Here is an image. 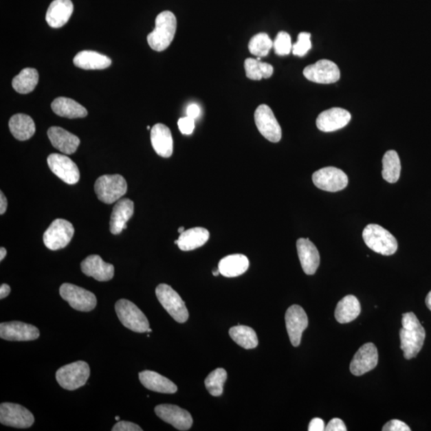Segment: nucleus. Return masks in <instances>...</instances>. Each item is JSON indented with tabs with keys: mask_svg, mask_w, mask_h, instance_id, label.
Segmentation results:
<instances>
[{
	"mask_svg": "<svg viewBox=\"0 0 431 431\" xmlns=\"http://www.w3.org/2000/svg\"><path fill=\"white\" fill-rule=\"evenodd\" d=\"M402 325L399 333L400 348L404 351V358L411 360L423 349L426 331L413 312L403 315Z\"/></svg>",
	"mask_w": 431,
	"mask_h": 431,
	"instance_id": "1",
	"label": "nucleus"
},
{
	"mask_svg": "<svg viewBox=\"0 0 431 431\" xmlns=\"http://www.w3.org/2000/svg\"><path fill=\"white\" fill-rule=\"evenodd\" d=\"M177 31V19L175 14L165 11L156 18L155 28L148 34V45L156 52L165 51L170 47Z\"/></svg>",
	"mask_w": 431,
	"mask_h": 431,
	"instance_id": "2",
	"label": "nucleus"
},
{
	"mask_svg": "<svg viewBox=\"0 0 431 431\" xmlns=\"http://www.w3.org/2000/svg\"><path fill=\"white\" fill-rule=\"evenodd\" d=\"M363 239L370 250L384 256H391L398 250L395 237L382 226L370 224L363 232Z\"/></svg>",
	"mask_w": 431,
	"mask_h": 431,
	"instance_id": "3",
	"label": "nucleus"
},
{
	"mask_svg": "<svg viewBox=\"0 0 431 431\" xmlns=\"http://www.w3.org/2000/svg\"><path fill=\"white\" fill-rule=\"evenodd\" d=\"M91 369L84 361H77L59 368L56 373V380L63 389L74 390L85 385L90 377Z\"/></svg>",
	"mask_w": 431,
	"mask_h": 431,
	"instance_id": "4",
	"label": "nucleus"
},
{
	"mask_svg": "<svg viewBox=\"0 0 431 431\" xmlns=\"http://www.w3.org/2000/svg\"><path fill=\"white\" fill-rule=\"evenodd\" d=\"M115 311L123 326L135 333H147L150 329V323L145 314L131 301L125 299L118 300Z\"/></svg>",
	"mask_w": 431,
	"mask_h": 431,
	"instance_id": "5",
	"label": "nucleus"
},
{
	"mask_svg": "<svg viewBox=\"0 0 431 431\" xmlns=\"http://www.w3.org/2000/svg\"><path fill=\"white\" fill-rule=\"evenodd\" d=\"M156 296L163 308L177 323L183 324L189 319V311L179 294L170 285L161 284L157 287Z\"/></svg>",
	"mask_w": 431,
	"mask_h": 431,
	"instance_id": "6",
	"label": "nucleus"
},
{
	"mask_svg": "<svg viewBox=\"0 0 431 431\" xmlns=\"http://www.w3.org/2000/svg\"><path fill=\"white\" fill-rule=\"evenodd\" d=\"M95 190L99 200L110 205L126 195V181L120 175H103L98 178Z\"/></svg>",
	"mask_w": 431,
	"mask_h": 431,
	"instance_id": "7",
	"label": "nucleus"
},
{
	"mask_svg": "<svg viewBox=\"0 0 431 431\" xmlns=\"http://www.w3.org/2000/svg\"><path fill=\"white\" fill-rule=\"evenodd\" d=\"M59 294L72 309L79 311H91L97 305L96 295L81 287L65 283L61 285Z\"/></svg>",
	"mask_w": 431,
	"mask_h": 431,
	"instance_id": "8",
	"label": "nucleus"
},
{
	"mask_svg": "<svg viewBox=\"0 0 431 431\" xmlns=\"http://www.w3.org/2000/svg\"><path fill=\"white\" fill-rule=\"evenodd\" d=\"M74 234L71 222L64 219L54 220L44 232V245L49 250L56 251L69 245Z\"/></svg>",
	"mask_w": 431,
	"mask_h": 431,
	"instance_id": "9",
	"label": "nucleus"
},
{
	"mask_svg": "<svg viewBox=\"0 0 431 431\" xmlns=\"http://www.w3.org/2000/svg\"><path fill=\"white\" fill-rule=\"evenodd\" d=\"M314 185L327 192H338L345 189L349 184V177L338 168L329 166L317 170L312 175Z\"/></svg>",
	"mask_w": 431,
	"mask_h": 431,
	"instance_id": "10",
	"label": "nucleus"
},
{
	"mask_svg": "<svg viewBox=\"0 0 431 431\" xmlns=\"http://www.w3.org/2000/svg\"><path fill=\"white\" fill-rule=\"evenodd\" d=\"M34 422L31 411L23 406L12 403L0 405V423L14 428H29Z\"/></svg>",
	"mask_w": 431,
	"mask_h": 431,
	"instance_id": "11",
	"label": "nucleus"
},
{
	"mask_svg": "<svg viewBox=\"0 0 431 431\" xmlns=\"http://www.w3.org/2000/svg\"><path fill=\"white\" fill-rule=\"evenodd\" d=\"M254 118L257 129L267 140L274 143L280 141L281 127L276 120L274 113L269 106L262 104L257 107Z\"/></svg>",
	"mask_w": 431,
	"mask_h": 431,
	"instance_id": "12",
	"label": "nucleus"
},
{
	"mask_svg": "<svg viewBox=\"0 0 431 431\" xmlns=\"http://www.w3.org/2000/svg\"><path fill=\"white\" fill-rule=\"evenodd\" d=\"M304 76L311 82L320 84H331L340 80V71L338 66L328 59H321L306 67Z\"/></svg>",
	"mask_w": 431,
	"mask_h": 431,
	"instance_id": "13",
	"label": "nucleus"
},
{
	"mask_svg": "<svg viewBox=\"0 0 431 431\" xmlns=\"http://www.w3.org/2000/svg\"><path fill=\"white\" fill-rule=\"evenodd\" d=\"M47 164L54 175L68 185L76 184L80 179L77 165L67 156L52 153L47 157Z\"/></svg>",
	"mask_w": 431,
	"mask_h": 431,
	"instance_id": "14",
	"label": "nucleus"
},
{
	"mask_svg": "<svg viewBox=\"0 0 431 431\" xmlns=\"http://www.w3.org/2000/svg\"><path fill=\"white\" fill-rule=\"evenodd\" d=\"M285 322L291 344L298 346L300 344L302 334L308 328V316L302 307L292 305L286 311Z\"/></svg>",
	"mask_w": 431,
	"mask_h": 431,
	"instance_id": "15",
	"label": "nucleus"
},
{
	"mask_svg": "<svg viewBox=\"0 0 431 431\" xmlns=\"http://www.w3.org/2000/svg\"><path fill=\"white\" fill-rule=\"evenodd\" d=\"M378 350L373 343L362 346L354 355L350 371L355 376H361L376 368L378 364Z\"/></svg>",
	"mask_w": 431,
	"mask_h": 431,
	"instance_id": "16",
	"label": "nucleus"
},
{
	"mask_svg": "<svg viewBox=\"0 0 431 431\" xmlns=\"http://www.w3.org/2000/svg\"><path fill=\"white\" fill-rule=\"evenodd\" d=\"M155 413L164 422L179 430H190L192 425L191 415L178 406L161 404L155 408Z\"/></svg>",
	"mask_w": 431,
	"mask_h": 431,
	"instance_id": "17",
	"label": "nucleus"
},
{
	"mask_svg": "<svg viewBox=\"0 0 431 431\" xmlns=\"http://www.w3.org/2000/svg\"><path fill=\"white\" fill-rule=\"evenodd\" d=\"M41 335L36 326L12 321L0 324V337L8 341L36 340Z\"/></svg>",
	"mask_w": 431,
	"mask_h": 431,
	"instance_id": "18",
	"label": "nucleus"
},
{
	"mask_svg": "<svg viewBox=\"0 0 431 431\" xmlns=\"http://www.w3.org/2000/svg\"><path fill=\"white\" fill-rule=\"evenodd\" d=\"M351 120V115L348 111L334 107L320 113L316 120V126L323 132H334L345 127Z\"/></svg>",
	"mask_w": 431,
	"mask_h": 431,
	"instance_id": "19",
	"label": "nucleus"
},
{
	"mask_svg": "<svg viewBox=\"0 0 431 431\" xmlns=\"http://www.w3.org/2000/svg\"><path fill=\"white\" fill-rule=\"evenodd\" d=\"M84 274L91 276L98 281L111 280L115 275V267L104 261L98 255H91L81 263Z\"/></svg>",
	"mask_w": 431,
	"mask_h": 431,
	"instance_id": "20",
	"label": "nucleus"
},
{
	"mask_svg": "<svg viewBox=\"0 0 431 431\" xmlns=\"http://www.w3.org/2000/svg\"><path fill=\"white\" fill-rule=\"evenodd\" d=\"M296 247L302 269L307 275H314L320 262L318 250L309 239L297 241Z\"/></svg>",
	"mask_w": 431,
	"mask_h": 431,
	"instance_id": "21",
	"label": "nucleus"
},
{
	"mask_svg": "<svg viewBox=\"0 0 431 431\" xmlns=\"http://www.w3.org/2000/svg\"><path fill=\"white\" fill-rule=\"evenodd\" d=\"M47 135L52 146L65 155H72L76 153L80 145V140L73 133L68 132L58 126H52L49 129Z\"/></svg>",
	"mask_w": 431,
	"mask_h": 431,
	"instance_id": "22",
	"label": "nucleus"
},
{
	"mask_svg": "<svg viewBox=\"0 0 431 431\" xmlns=\"http://www.w3.org/2000/svg\"><path fill=\"white\" fill-rule=\"evenodd\" d=\"M135 211V204L133 202L125 198L118 201L113 207L111 217L110 230L113 235L121 234L122 230H126V223L131 219Z\"/></svg>",
	"mask_w": 431,
	"mask_h": 431,
	"instance_id": "23",
	"label": "nucleus"
},
{
	"mask_svg": "<svg viewBox=\"0 0 431 431\" xmlns=\"http://www.w3.org/2000/svg\"><path fill=\"white\" fill-rule=\"evenodd\" d=\"M151 143L153 150L162 157L173 155V141L171 131L164 124L157 123L151 129Z\"/></svg>",
	"mask_w": 431,
	"mask_h": 431,
	"instance_id": "24",
	"label": "nucleus"
},
{
	"mask_svg": "<svg viewBox=\"0 0 431 431\" xmlns=\"http://www.w3.org/2000/svg\"><path fill=\"white\" fill-rule=\"evenodd\" d=\"M74 12V5L71 0H54L49 5L46 21L49 27H62L70 19Z\"/></svg>",
	"mask_w": 431,
	"mask_h": 431,
	"instance_id": "25",
	"label": "nucleus"
},
{
	"mask_svg": "<svg viewBox=\"0 0 431 431\" xmlns=\"http://www.w3.org/2000/svg\"><path fill=\"white\" fill-rule=\"evenodd\" d=\"M141 384L146 388L155 393L163 394H175L177 391V386L172 381L164 376L152 371H143L140 373Z\"/></svg>",
	"mask_w": 431,
	"mask_h": 431,
	"instance_id": "26",
	"label": "nucleus"
},
{
	"mask_svg": "<svg viewBox=\"0 0 431 431\" xmlns=\"http://www.w3.org/2000/svg\"><path fill=\"white\" fill-rule=\"evenodd\" d=\"M209 239L210 232L205 228L197 227L183 232L175 244L182 251H192L204 245Z\"/></svg>",
	"mask_w": 431,
	"mask_h": 431,
	"instance_id": "27",
	"label": "nucleus"
},
{
	"mask_svg": "<svg viewBox=\"0 0 431 431\" xmlns=\"http://www.w3.org/2000/svg\"><path fill=\"white\" fill-rule=\"evenodd\" d=\"M74 64L84 70H103L111 65V59L93 51H83L76 54Z\"/></svg>",
	"mask_w": 431,
	"mask_h": 431,
	"instance_id": "28",
	"label": "nucleus"
},
{
	"mask_svg": "<svg viewBox=\"0 0 431 431\" xmlns=\"http://www.w3.org/2000/svg\"><path fill=\"white\" fill-rule=\"evenodd\" d=\"M52 111L57 115L67 118H85L88 115L86 108L81 104L68 98H57L52 103Z\"/></svg>",
	"mask_w": 431,
	"mask_h": 431,
	"instance_id": "29",
	"label": "nucleus"
},
{
	"mask_svg": "<svg viewBox=\"0 0 431 431\" xmlns=\"http://www.w3.org/2000/svg\"><path fill=\"white\" fill-rule=\"evenodd\" d=\"M250 261L247 256L242 254H234L224 257L218 265L221 274L225 277H236L249 269Z\"/></svg>",
	"mask_w": 431,
	"mask_h": 431,
	"instance_id": "30",
	"label": "nucleus"
},
{
	"mask_svg": "<svg viewBox=\"0 0 431 431\" xmlns=\"http://www.w3.org/2000/svg\"><path fill=\"white\" fill-rule=\"evenodd\" d=\"M361 305L355 296L349 295L342 299L336 306L335 317L340 324H349L360 316Z\"/></svg>",
	"mask_w": 431,
	"mask_h": 431,
	"instance_id": "31",
	"label": "nucleus"
},
{
	"mask_svg": "<svg viewBox=\"0 0 431 431\" xmlns=\"http://www.w3.org/2000/svg\"><path fill=\"white\" fill-rule=\"evenodd\" d=\"M10 131L19 141L30 140L36 133V124L32 118L24 113H17L9 121Z\"/></svg>",
	"mask_w": 431,
	"mask_h": 431,
	"instance_id": "32",
	"label": "nucleus"
},
{
	"mask_svg": "<svg viewBox=\"0 0 431 431\" xmlns=\"http://www.w3.org/2000/svg\"><path fill=\"white\" fill-rule=\"evenodd\" d=\"M38 82V73L36 69L25 68L12 80L14 90L19 93H31Z\"/></svg>",
	"mask_w": 431,
	"mask_h": 431,
	"instance_id": "33",
	"label": "nucleus"
},
{
	"mask_svg": "<svg viewBox=\"0 0 431 431\" xmlns=\"http://www.w3.org/2000/svg\"><path fill=\"white\" fill-rule=\"evenodd\" d=\"M230 335L235 343L245 349H254L258 345V338L255 331L250 327L244 325L234 327L230 330Z\"/></svg>",
	"mask_w": 431,
	"mask_h": 431,
	"instance_id": "34",
	"label": "nucleus"
},
{
	"mask_svg": "<svg viewBox=\"0 0 431 431\" xmlns=\"http://www.w3.org/2000/svg\"><path fill=\"white\" fill-rule=\"evenodd\" d=\"M401 162L397 152L389 151L383 157L382 176L389 183L397 182L400 177Z\"/></svg>",
	"mask_w": 431,
	"mask_h": 431,
	"instance_id": "35",
	"label": "nucleus"
},
{
	"mask_svg": "<svg viewBox=\"0 0 431 431\" xmlns=\"http://www.w3.org/2000/svg\"><path fill=\"white\" fill-rule=\"evenodd\" d=\"M245 69L247 78L252 80H261L262 78H269L274 74V67L269 63H262L254 58H247L245 61Z\"/></svg>",
	"mask_w": 431,
	"mask_h": 431,
	"instance_id": "36",
	"label": "nucleus"
},
{
	"mask_svg": "<svg viewBox=\"0 0 431 431\" xmlns=\"http://www.w3.org/2000/svg\"><path fill=\"white\" fill-rule=\"evenodd\" d=\"M274 47V43L266 33H259L250 39L249 49L252 54L257 57H265Z\"/></svg>",
	"mask_w": 431,
	"mask_h": 431,
	"instance_id": "37",
	"label": "nucleus"
},
{
	"mask_svg": "<svg viewBox=\"0 0 431 431\" xmlns=\"http://www.w3.org/2000/svg\"><path fill=\"white\" fill-rule=\"evenodd\" d=\"M227 379L225 369L217 368L208 375L205 381L206 389L212 396H221L223 394V386Z\"/></svg>",
	"mask_w": 431,
	"mask_h": 431,
	"instance_id": "38",
	"label": "nucleus"
},
{
	"mask_svg": "<svg viewBox=\"0 0 431 431\" xmlns=\"http://www.w3.org/2000/svg\"><path fill=\"white\" fill-rule=\"evenodd\" d=\"M275 52L278 56H287L292 49L291 39L289 33L280 32L277 34L274 43Z\"/></svg>",
	"mask_w": 431,
	"mask_h": 431,
	"instance_id": "39",
	"label": "nucleus"
},
{
	"mask_svg": "<svg viewBox=\"0 0 431 431\" xmlns=\"http://www.w3.org/2000/svg\"><path fill=\"white\" fill-rule=\"evenodd\" d=\"M311 48V34L301 32L299 34L297 42L292 45V53L294 56L303 57Z\"/></svg>",
	"mask_w": 431,
	"mask_h": 431,
	"instance_id": "40",
	"label": "nucleus"
},
{
	"mask_svg": "<svg viewBox=\"0 0 431 431\" xmlns=\"http://www.w3.org/2000/svg\"><path fill=\"white\" fill-rule=\"evenodd\" d=\"M178 128L183 135H190L195 131V120L190 117L180 118L178 120Z\"/></svg>",
	"mask_w": 431,
	"mask_h": 431,
	"instance_id": "41",
	"label": "nucleus"
},
{
	"mask_svg": "<svg viewBox=\"0 0 431 431\" xmlns=\"http://www.w3.org/2000/svg\"><path fill=\"white\" fill-rule=\"evenodd\" d=\"M383 431H410V428L402 421L393 419L386 423L383 428Z\"/></svg>",
	"mask_w": 431,
	"mask_h": 431,
	"instance_id": "42",
	"label": "nucleus"
},
{
	"mask_svg": "<svg viewBox=\"0 0 431 431\" xmlns=\"http://www.w3.org/2000/svg\"><path fill=\"white\" fill-rule=\"evenodd\" d=\"M113 431H142V429L135 423L131 422H126V421H122V422H118L113 428Z\"/></svg>",
	"mask_w": 431,
	"mask_h": 431,
	"instance_id": "43",
	"label": "nucleus"
},
{
	"mask_svg": "<svg viewBox=\"0 0 431 431\" xmlns=\"http://www.w3.org/2000/svg\"><path fill=\"white\" fill-rule=\"evenodd\" d=\"M326 431H346V426L340 419H333L330 421L327 427Z\"/></svg>",
	"mask_w": 431,
	"mask_h": 431,
	"instance_id": "44",
	"label": "nucleus"
},
{
	"mask_svg": "<svg viewBox=\"0 0 431 431\" xmlns=\"http://www.w3.org/2000/svg\"><path fill=\"white\" fill-rule=\"evenodd\" d=\"M309 431H324L325 430V425L323 419L315 418L312 419L309 426Z\"/></svg>",
	"mask_w": 431,
	"mask_h": 431,
	"instance_id": "45",
	"label": "nucleus"
},
{
	"mask_svg": "<svg viewBox=\"0 0 431 431\" xmlns=\"http://www.w3.org/2000/svg\"><path fill=\"white\" fill-rule=\"evenodd\" d=\"M186 113L188 117L193 118V120H196V118L200 115L201 109L197 105V104H190V105L187 108Z\"/></svg>",
	"mask_w": 431,
	"mask_h": 431,
	"instance_id": "46",
	"label": "nucleus"
},
{
	"mask_svg": "<svg viewBox=\"0 0 431 431\" xmlns=\"http://www.w3.org/2000/svg\"><path fill=\"white\" fill-rule=\"evenodd\" d=\"M8 208V200L3 192H0V214L3 215L6 212Z\"/></svg>",
	"mask_w": 431,
	"mask_h": 431,
	"instance_id": "47",
	"label": "nucleus"
},
{
	"mask_svg": "<svg viewBox=\"0 0 431 431\" xmlns=\"http://www.w3.org/2000/svg\"><path fill=\"white\" fill-rule=\"evenodd\" d=\"M11 292V287L7 284H3L1 287H0V299L3 300L6 298V297Z\"/></svg>",
	"mask_w": 431,
	"mask_h": 431,
	"instance_id": "48",
	"label": "nucleus"
},
{
	"mask_svg": "<svg viewBox=\"0 0 431 431\" xmlns=\"http://www.w3.org/2000/svg\"><path fill=\"white\" fill-rule=\"evenodd\" d=\"M6 255L7 250L2 247L1 249H0V261H2L5 258V256H6Z\"/></svg>",
	"mask_w": 431,
	"mask_h": 431,
	"instance_id": "49",
	"label": "nucleus"
},
{
	"mask_svg": "<svg viewBox=\"0 0 431 431\" xmlns=\"http://www.w3.org/2000/svg\"><path fill=\"white\" fill-rule=\"evenodd\" d=\"M426 305L428 308L431 311V291L429 292L427 298H426Z\"/></svg>",
	"mask_w": 431,
	"mask_h": 431,
	"instance_id": "50",
	"label": "nucleus"
},
{
	"mask_svg": "<svg viewBox=\"0 0 431 431\" xmlns=\"http://www.w3.org/2000/svg\"><path fill=\"white\" fill-rule=\"evenodd\" d=\"M212 274H214V276H219V274H221V272L219 269H217L216 271H212Z\"/></svg>",
	"mask_w": 431,
	"mask_h": 431,
	"instance_id": "51",
	"label": "nucleus"
},
{
	"mask_svg": "<svg viewBox=\"0 0 431 431\" xmlns=\"http://www.w3.org/2000/svg\"><path fill=\"white\" fill-rule=\"evenodd\" d=\"M183 232H185V228L184 227H180L179 230H178V232H179V234H182Z\"/></svg>",
	"mask_w": 431,
	"mask_h": 431,
	"instance_id": "52",
	"label": "nucleus"
},
{
	"mask_svg": "<svg viewBox=\"0 0 431 431\" xmlns=\"http://www.w3.org/2000/svg\"><path fill=\"white\" fill-rule=\"evenodd\" d=\"M115 419H116L117 421H120V417H116V418H115Z\"/></svg>",
	"mask_w": 431,
	"mask_h": 431,
	"instance_id": "53",
	"label": "nucleus"
},
{
	"mask_svg": "<svg viewBox=\"0 0 431 431\" xmlns=\"http://www.w3.org/2000/svg\"><path fill=\"white\" fill-rule=\"evenodd\" d=\"M147 130H151V126H147Z\"/></svg>",
	"mask_w": 431,
	"mask_h": 431,
	"instance_id": "54",
	"label": "nucleus"
}]
</instances>
